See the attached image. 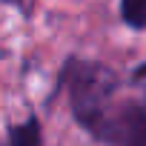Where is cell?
I'll use <instances>...</instances> for the list:
<instances>
[{"label":"cell","instance_id":"obj_1","mask_svg":"<svg viewBox=\"0 0 146 146\" xmlns=\"http://www.w3.org/2000/svg\"><path fill=\"white\" fill-rule=\"evenodd\" d=\"M115 89H117V78L106 66L80 63V66H72L69 72L72 112H75L78 123L95 137H103V129L112 126L109 103L115 98Z\"/></svg>","mask_w":146,"mask_h":146},{"label":"cell","instance_id":"obj_2","mask_svg":"<svg viewBox=\"0 0 146 146\" xmlns=\"http://www.w3.org/2000/svg\"><path fill=\"white\" fill-rule=\"evenodd\" d=\"M120 20L135 32H146V0H120Z\"/></svg>","mask_w":146,"mask_h":146},{"label":"cell","instance_id":"obj_3","mask_svg":"<svg viewBox=\"0 0 146 146\" xmlns=\"http://www.w3.org/2000/svg\"><path fill=\"white\" fill-rule=\"evenodd\" d=\"M3 3H9V6H23V0H3Z\"/></svg>","mask_w":146,"mask_h":146}]
</instances>
